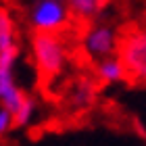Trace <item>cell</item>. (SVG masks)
Segmentation results:
<instances>
[{
	"mask_svg": "<svg viewBox=\"0 0 146 146\" xmlns=\"http://www.w3.org/2000/svg\"><path fill=\"white\" fill-rule=\"evenodd\" d=\"M31 54H34L38 73L44 79L61 75L67 65V48L63 40L50 31H36L31 40Z\"/></svg>",
	"mask_w": 146,
	"mask_h": 146,
	"instance_id": "6da1fadb",
	"label": "cell"
},
{
	"mask_svg": "<svg viewBox=\"0 0 146 146\" xmlns=\"http://www.w3.org/2000/svg\"><path fill=\"white\" fill-rule=\"evenodd\" d=\"M25 15L34 31L56 34L67 27L71 11L67 0H29Z\"/></svg>",
	"mask_w": 146,
	"mask_h": 146,
	"instance_id": "7a4b0ae2",
	"label": "cell"
},
{
	"mask_svg": "<svg viewBox=\"0 0 146 146\" xmlns=\"http://www.w3.org/2000/svg\"><path fill=\"white\" fill-rule=\"evenodd\" d=\"M119 56L127 69V79L146 84V31H136L119 44Z\"/></svg>",
	"mask_w": 146,
	"mask_h": 146,
	"instance_id": "3957f363",
	"label": "cell"
},
{
	"mask_svg": "<svg viewBox=\"0 0 146 146\" xmlns=\"http://www.w3.org/2000/svg\"><path fill=\"white\" fill-rule=\"evenodd\" d=\"M17 56H19L17 46L0 50V104H4V107L9 111H13V113L21 107L23 100L27 98L17 88L15 77H13V69H15Z\"/></svg>",
	"mask_w": 146,
	"mask_h": 146,
	"instance_id": "277c9868",
	"label": "cell"
},
{
	"mask_svg": "<svg viewBox=\"0 0 146 146\" xmlns=\"http://www.w3.org/2000/svg\"><path fill=\"white\" fill-rule=\"evenodd\" d=\"M84 50L94 61H102L119 50L117 31L109 23H92L84 34Z\"/></svg>",
	"mask_w": 146,
	"mask_h": 146,
	"instance_id": "5b68a950",
	"label": "cell"
},
{
	"mask_svg": "<svg viewBox=\"0 0 146 146\" xmlns=\"http://www.w3.org/2000/svg\"><path fill=\"white\" fill-rule=\"evenodd\" d=\"M71 17L79 21H92L107 9L109 0H67Z\"/></svg>",
	"mask_w": 146,
	"mask_h": 146,
	"instance_id": "8992f818",
	"label": "cell"
},
{
	"mask_svg": "<svg viewBox=\"0 0 146 146\" xmlns=\"http://www.w3.org/2000/svg\"><path fill=\"white\" fill-rule=\"evenodd\" d=\"M98 77L102 79V82L107 84H117V82H123L125 77H127V69H125V65L121 61V56H107L102 58V61H98Z\"/></svg>",
	"mask_w": 146,
	"mask_h": 146,
	"instance_id": "52a82bcc",
	"label": "cell"
},
{
	"mask_svg": "<svg viewBox=\"0 0 146 146\" xmlns=\"http://www.w3.org/2000/svg\"><path fill=\"white\" fill-rule=\"evenodd\" d=\"M15 44V23L13 17L9 15V11L0 6V50L13 48Z\"/></svg>",
	"mask_w": 146,
	"mask_h": 146,
	"instance_id": "ba28073f",
	"label": "cell"
},
{
	"mask_svg": "<svg viewBox=\"0 0 146 146\" xmlns=\"http://www.w3.org/2000/svg\"><path fill=\"white\" fill-rule=\"evenodd\" d=\"M94 100V88H92L90 82H77L71 90V104L73 107H88V104Z\"/></svg>",
	"mask_w": 146,
	"mask_h": 146,
	"instance_id": "9c48e42d",
	"label": "cell"
},
{
	"mask_svg": "<svg viewBox=\"0 0 146 146\" xmlns=\"http://www.w3.org/2000/svg\"><path fill=\"white\" fill-rule=\"evenodd\" d=\"M34 113H36V102L27 96V98L23 100L21 107L13 113V115H15V125H17V127H25V125L34 119Z\"/></svg>",
	"mask_w": 146,
	"mask_h": 146,
	"instance_id": "30bf717a",
	"label": "cell"
},
{
	"mask_svg": "<svg viewBox=\"0 0 146 146\" xmlns=\"http://www.w3.org/2000/svg\"><path fill=\"white\" fill-rule=\"evenodd\" d=\"M13 125H15V115H13V111H9L4 104H0V136L6 134Z\"/></svg>",
	"mask_w": 146,
	"mask_h": 146,
	"instance_id": "8fae6325",
	"label": "cell"
}]
</instances>
